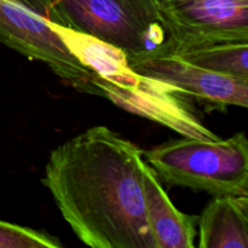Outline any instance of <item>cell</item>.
I'll list each match as a JSON object with an SVG mask.
<instances>
[{
    "label": "cell",
    "instance_id": "cell-1",
    "mask_svg": "<svg viewBox=\"0 0 248 248\" xmlns=\"http://www.w3.org/2000/svg\"><path fill=\"white\" fill-rule=\"evenodd\" d=\"M143 152L106 126L52 150L43 184L79 240L93 248H154L143 195Z\"/></svg>",
    "mask_w": 248,
    "mask_h": 248
},
{
    "label": "cell",
    "instance_id": "cell-2",
    "mask_svg": "<svg viewBox=\"0 0 248 248\" xmlns=\"http://www.w3.org/2000/svg\"><path fill=\"white\" fill-rule=\"evenodd\" d=\"M68 50L94 74L102 97L183 137L218 140L196 115L190 99L174 87L135 72L119 48L87 34L51 24Z\"/></svg>",
    "mask_w": 248,
    "mask_h": 248
},
{
    "label": "cell",
    "instance_id": "cell-3",
    "mask_svg": "<svg viewBox=\"0 0 248 248\" xmlns=\"http://www.w3.org/2000/svg\"><path fill=\"white\" fill-rule=\"evenodd\" d=\"M147 164L170 186L211 195H248V140L244 132L227 140L183 137L144 153Z\"/></svg>",
    "mask_w": 248,
    "mask_h": 248
},
{
    "label": "cell",
    "instance_id": "cell-4",
    "mask_svg": "<svg viewBox=\"0 0 248 248\" xmlns=\"http://www.w3.org/2000/svg\"><path fill=\"white\" fill-rule=\"evenodd\" d=\"M64 28L119 48L127 60L169 53L170 36L159 0H55Z\"/></svg>",
    "mask_w": 248,
    "mask_h": 248
},
{
    "label": "cell",
    "instance_id": "cell-5",
    "mask_svg": "<svg viewBox=\"0 0 248 248\" xmlns=\"http://www.w3.org/2000/svg\"><path fill=\"white\" fill-rule=\"evenodd\" d=\"M51 24L63 27L55 0H0V43L45 63L77 91L102 97L93 73L68 50Z\"/></svg>",
    "mask_w": 248,
    "mask_h": 248
},
{
    "label": "cell",
    "instance_id": "cell-6",
    "mask_svg": "<svg viewBox=\"0 0 248 248\" xmlns=\"http://www.w3.org/2000/svg\"><path fill=\"white\" fill-rule=\"evenodd\" d=\"M170 36L169 53L217 41L248 43V0H159Z\"/></svg>",
    "mask_w": 248,
    "mask_h": 248
},
{
    "label": "cell",
    "instance_id": "cell-7",
    "mask_svg": "<svg viewBox=\"0 0 248 248\" xmlns=\"http://www.w3.org/2000/svg\"><path fill=\"white\" fill-rule=\"evenodd\" d=\"M135 72L174 87L207 111H225L229 107L247 108L248 79L220 74L198 67L172 53H157L127 60Z\"/></svg>",
    "mask_w": 248,
    "mask_h": 248
},
{
    "label": "cell",
    "instance_id": "cell-8",
    "mask_svg": "<svg viewBox=\"0 0 248 248\" xmlns=\"http://www.w3.org/2000/svg\"><path fill=\"white\" fill-rule=\"evenodd\" d=\"M142 173L145 218L154 248H193L196 217L174 207L157 174L145 161Z\"/></svg>",
    "mask_w": 248,
    "mask_h": 248
},
{
    "label": "cell",
    "instance_id": "cell-9",
    "mask_svg": "<svg viewBox=\"0 0 248 248\" xmlns=\"http://www.w3.org/2000/svg\"><path fill=\"white\" fill-rule=\"evenodd\" d=\"M201 248L248 247V195H216L199 218Z\"/></svg>",
    "mask_w": 248,
    "mask_h": 248
},
{
    "label": "cell",
    "instance_id": "cell-10",
    "mask_svg": "<svg viewBox=\"0 0 248 248\" xmlns=\"http://www.w3.org/2000/svg\"><path fill=\"white\" fill-rule=\"evenodd\" d=\"M171 53L198 67L248 79V43L217 41L195 44L177 47Z\"/></svg>",
    "mask_w": 248,
    "mask_h": 248
},
{
    "label": "cell",
    "instance_id": "cell-11",
    "mask_svg": "<svg viewBox=\"0 0 248 248\" xmlns=\"http://www.w3.org/2000/svg\"><path fill=\"white\" fill-rule=\"evenodd\" d=\"M57 237L0 220V248H60Z\"/></svg>",
    "mask_w": 248,
    "mask_h": 248
}]
</instances>
